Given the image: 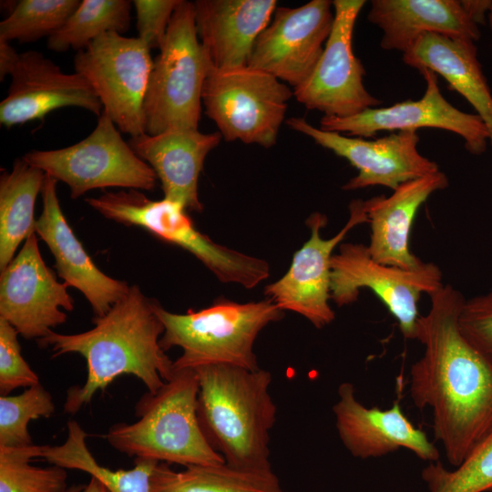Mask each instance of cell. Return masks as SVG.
Listing matches in <instances>:
<instances>
[{
  "instance_id": "cell-1",
  "label": "cell",
  "mask_w": 492,
  "mask_h": 492,
  "mask_svg": "<svg viewBox=\"0 0 492 492\" xmlns=\"http://www.w3.org/2000/svg\"><path fill=\"white\" fill-rule=\"evenodd\" d=\"M430 299L417 322L425 351L410 369V395L419 410L432 409L435 439L456 467L492 430V364L460 331L462 293L446 284Z\"/></svg>"
},
{
  "instance_id": "cell-2",
  "label": "cell",
  "mask_w": 492,
  "mask_h": 492,
  "mask_svg": "<svg viewBox=\"0 0 492 492\" xmlns=\"http://www.w3.org/2000/svg\"><path fill=\"white\" fill-rule=\"evenodd\" d=\"M155 302L132 285L127 295L103 316L93 319L88 331L64 334L50 331L37 340L52 356L78 354L87 361V375L81 386L68 389L64 411L74 415L98 392L122 374H132L155 393L173 375V361L159 345L164 326Z\"/></svg>"
},
{
  "instance_id": "cell-3",
  "label": "cell",
  "mask_w": 492,
  "mask_h": 492,
  "mask_svg": "<svg viewBox=\"0 0 492 492\" xmlns=\"http://www.w3.org/2000/svg\"><path fill=\"white\" fill-rule=\"evenodd\" d=\"M195 370L198 418L211 447L231 466L271 470L270 431L277 414L269 391L271 373L227 364Z\"/></svg>"
},
{
  "instance_id": "cell-4",
  "label": "cell",
  "mask_w": 492,
  "mask_h": 492,
  "mask_svg": "<svg viewBox=\"0 0 492 492\" xmlns=\"http://www.w3.org/2000/svg\"><path fill=\"white\" fill-rule=\"evenodd\" d=\"M199 376L195 369L176 370L155 393L136 405L138 420L111 426L105 437L135 458L190 466L225 463L207 441L198 418Z\"/></svg>"
},
{
  "instance_id": "cell-5",
  "label": "cell",
  "mask_w": 492,
  "mask_h": 492,
  "mask_svg": "<svg viewBox=\"0 0 492 492\" xmlns=\"http://www.w3.org/2000/svg\"><path fill=\"white\" fill-rule=\"evenodd\" d=\"M155 312L164 326L159 345L174 346L182 354L173 361V369H197L227 364L249 370L259 369L253 352L255 340L269 323L284 316L271 299L238 303L221 300L208 308L174 313L155 302Z\"/></svg>"
},
{
  "instance_id": "cell-6",
  "label": "cell",
  "mask_w": 492,
  "mask_h": 492,
  "mask_svg": "<svg viewBox=\"0 0 492 492\" xmlns=\"http://www.w3.org/2000/svg\"><path fill=\"white\" fill-rule=\"evenodd\" d=\"M210 68L198 37L193 3L180 0L153 61L143 105L147 134L198 129L202 88Z\"/></svg>"
},
{
  "instance_id": "cell-7",
  "label": "cell",
  "mask_w": 492,
  "mask_h": 492,
  "mask_svg": "<svg viewBox=\"0 0 492 492\" xmlns=\"http://www.w3.org/2000/svg\"><path fill=\"white\" fill-rule=\"evenodd\" d=\"M85 200L107 219L141 227L190 251L221 282L251 289L270 275L265 260L218 244L198 231L179 203L164 198L153 200L138 190L105 192Z\"/></svg>"
},
{
  "instance_id": "cell-8",
  "label": "cell",
  "mask_w": 492,
  "mask_h": 492,
  "mask_svg": "<svg viewBox=\"0 0 492 492\" xmlns=\"http://www.w3.org/2000/svg\"><path fill=\"white\" fill-rule=\"evenodd\" d=\"M119 131L103 111L96 128L84 139L58 149L32 150L22 159L66 183L72 199L92 190L111 187L152 190L158 179L156 173Z\"/></svg>"
},
{
  "instance_id": "cell-9",
  "label": "cell",
  "mask_w": 492,
  "mask_h": 492,
  "mask_svg": "<svg viewBox=\"0 0 492 492\" xmlns=\"http://www.w3.org/2000/svg\"><path fill=\"white\" fill-rule=\"evenodd\" d=\"M292 96L275 77L246 66L210 68L201 99L206 115L225 140L270 148L276 143Z\"/></svg>"
},
{
  "instance_id": "cell-10",
  "label": "cell",
  "mask_w": 492,
  "mask_h": 492,
  "mask_svg": "<svg viewBox=\"0 0 492 492\" xmlns=\"http://www.w3.org/2000/svg\"><path fill=\"white\" fill-rule=\"evenodd\" d=\"M331 300L338 307L357 301L360 289L368 288L396 319L405 339L415 340L418 302L422 293L429 296L439 291L442 272L433 262L405 270L375 261L367 245L342 243L331 260Z\"/></svg>"
},
{
  "instance_id": "cell-11",
  "label": "cell",
  "mask_w": 492,
  "mask_h": 492,
  "mask_svg": "<svg viewBox=\"0 0 492 492\" xmlns=\"http://www.w3.org/2000/svg\"><path fill=\"white\" fill-rule=\"evenodd\" d=\"M74 67L120 131L131 138L146 133L143 105L153 60L145 42L106 33L77 51Z\"/></svg>"
},
{
  "instance_id": "cell-12",
  "label": "cell",
  "mask_w": 492,
  "mask_h": 492,
  "mask_svg": "<svg viewBox=\"0 0 492 492\" xmlns=\"http://www.w3.org/2000/svg\"><path fill=\"white\" fill-rule=\"evenodd\" d=\"M364 0H334L333 24L323 52L309 78L293 89L298 102L327 117L347 118L378 108L382 100L364 85V67L352 39Z\"/></svg>"
},
{
  "instance_id": "cell-13",
  "label": "cell",
  "mask_w": 492,
  "mask_h": 492,
  "mask_svg": "<svg viewBox=\"0 0 492 492\" xmlns=\"http://www.w3.org/2000/svg\"><path fill=\"white\" fill-rule=\"evenodd\" d=\"M349 210L346 224L330 239L321 236L327 217L320 212L311 214L306 220L311 231L309 240L294 253L288 272L265 287L267 298L281 310L301 314L318 329L335 318L329 304L333 251L353 228L368 223L364 200H354Z\"/></svg>"
},
{
  "instance_id": "cell-14",
  "label": "cell",
  "mask_w": 492,
  "mask_h": 492,
  "mask_svg": "<svg viewBox=\"0 0 492 492\" xmlns=\"http://www.w3.org/2000/svg\"><path fill=\"white\" fill-rule=\"evenodd\" d=\"M333 1L312 0L299 7H277L256 38L248 67L294 88L314 70L333 24Z\"/></svg>"
},
{
  "instance_id": "cell-15",
  "label": "cell",
  "mask_w": 492,
  "mask_h": 492,
  "mask_svg": "<svg viewBox=\"0 0 492 492\" xmlns=\"http://www.w3.org/2000/svg\"><path fill=\"white\" fill-rule=\"evenodd\" d=\"M420 73L426 88L418 100L407 99L389 107L369 108L347 118L323 116L320 128L363 138L374 137L380 131L440 128L459 135L471 154L484 153L490 140L481 118L451 105L442 95L435 72L423 69Z\"/></svg>"
},
{
  "instance_id": "cell-16",
  "label": "cell",
  "mask_w": 492,
  "mask_h": 492,
  "mask_svg": "<svg viewBox=\"0 0 492 492\" xmlns=\"http://www.w3.org/2000/svg\"><path fill=\"white\" fill-rule=\"evenodd\" d=\"M67 284L59 282L38 248L36 232L0 275V317L28 340L45 337L74 309Z\"/></svg>"
},
{
  "instance_id": "cell-17",
  "label": "cell",
  "mask_w": 492,
  "mask_h": 492,
  "mask_svg": "<svg viewBox=\"0 0 492 492\" xmlns=\"http://www.w3.org/2000/svg\"><path fill=\"white\" fill-rule=\"evenodd\" d=\"M293 130L347 159L358 174L343 186L354 190L373 186L395 190L401 184L439 171L438 165L417 149L416 130L393 132L374 140L326 131L302 118L286 121Z\"/></svg>"
},
{
  "instance_id": "cell-18",
  "label": "cell",
  "mask_w": 492,
  "mask_h": 492,
  "mask_svg": "<svg viewBox=\"0 0 492 492\" xmlns=\"http://www.w3.org/2000/svg\"><path fill=\"white\" fill-rule=\"evenodd\" d=\"M6 97L0 103V123L6 128L44 118L51 111L76 107L99 117L103 106L87 80L67 74L36 51L20 54Z\"/></svg>"
},
{
  "instance_id": "cell-19",
  "label": "cell",
  "mask_w": 492,
  "mask_h": 492,
  "mask_svg": "<svg viewBox=\"0 0 492 492\" xmlns=\"http://www.w3.org/2000/svg\"><path fill=\"white\" fill-rule=\"evenodd\" d=\"M338 401L333 406L338 436L350 454L357 458L381 457L400 448L419 459L437 462L440 453L425 432L407 418L397 399L390 408L366 407L355 396L349 382L338 387Z\"/></svg>"
},
{
  "instance_id": "cell-20",
  "label": "cell",
  "mask_w": 492,
  "mask_h": 492,
  "mask_svg": "<svg viewBox=\"0 0 492 492\" xmlns=\"http://www.w3.org/2000/svg\"><path fill=\"white\" fill-rule=\"evenodd\" d=\"M56 182L46 174L41 191L43 210L35 232L53 254L58 276L84 294L96 316H103L127 295L130 286L107 275L93 262L63 214Z\"/></svg>"
},
{
  "instance_id": "cell-21",
  "label": "cell",
  "mask_w": 492,
  "mask_h": 492,
  "mask_svg": "<svg viewBox=\"0 0 492 492\" xmlns=\"http://www.w3.org/2000/svg\"><path fill=\"white\" fill-rule=\"evenodd\" d=\"M221 138L220 132L171 128L157 135L133 137L128 144L153 169L161 182L164 199L200 212L203 205L198 193L199 176L207 155Z\"/></svg>"
},
{
  "instance_id": "cell-22",
  "label": "cell",
  "mask_w": 492,
  "mask_h": 492,
  "mask_svg": "<svg viewBox=\"0 0 492 492\" xmlns=\"http://www.w3.org/2000/svg\"><path fill=\"white\" fill-rule=\"evenodd\" d=\"M199 40L211 68L246 67L253 44L269 25L276 0L193 2Z\"/></svg>"
},
{
  "instance_id": "cell-23",
  "label": "cell",
  "mask_w": 492,
  "mask_h": 492,
  "mask_svg": "<svg viewBox=\"0 0 492 492\" xmlns=\"http://www.w3.org/2000/svg\"><path fill=\"white\" fill-rule=\"evenodd\" d=\"M448 186V179L437 171L398 186L388 196L364 200L371 229L367 245L377 262L405 270L420 267L424 261L409 248L411 227L420 206L436 191Z\"/></svg>"
},
{
  "instance_id": "cell-24",
  "label": "cell",
  "mask_w": 492,
  "mask_h": 492,
  "mask_svg": "<svg viewBox=\"0 0 492 492\" xmlns=\"http://www.w3.org/2000/svg\"><path fill=\"white\" fill-rule=\"evenodd\" d=\"M367 19L382 30L383 49L403 53L425 33L474 42L481 36L458 0H373Z\"/></svg>"
},
{
  "instance_id": "cell-25",
  "label": "cell",
  "mask_w": 492,
  "mask_h": 492,
  "mask_svg": "<svg viewBox=\"0 0 492 492\" xmlns=\"http://www.w3.org/2000/svg\"><path fill=\"white\" fill-rule=\"evenodd\" d=\"M403 61L419 71L429 69L443 77L448 87L475 108L488 130L492 144V94L474 41L425 33L403 53Z\"/></svg>"
},
{
  "instance_id": "cell-26",
  "label": "cell",
  "mask_w": 492,
  "mask_h": 492,
  "mask_svg": "<svg viewBox=\"0 0 492 492\" xmlns=\"http://www.w3.org/2000/svg\"><path fill=\"white\" fill-rule=\"evenodd\" d=\"M46 173L16 159L11 171L0 177V270L11 262L23 241L35 232L36 197L42 191Z\"/></svg>"
},
{
  "instance_id": "cell-27",
  "label": "cell",
  "mask_w": 492,
  "mask_h": 492,
  "mask_svg": "<svg viewBox=\"0 0 492 492\" xmlns=\"http://www.w3.org/2000/svg\"><path fill=\"white\" fill-rule=\"evenodd\" d=\"M150 492H286L271 470L236 468L226 463L190 466L174 471L159 462L150 479Z\"/></svg>"
},
{
  "instance_id": "cell-28",
  "label": "cell",
  "mask_w": 492,
  "mask_h": 492,
  "mask_svg": "<svg viewBox=\"0 0 492 492\" xmlns=\"http://www.w3.org/2000/svg\"><path fill=\"white\" fill-rule=\"evenodd\" d=\"M86 438L87 434L79 424L69 421L65 442L58 446H42L41 457L51 465L80 470L97 477L108 492H150L151 476L159 462L135 458L131 469L112 470L97 463Z\"/></svg>"
},
{
  "instance_id": "cell-29",
  "label": "cell",
  "mask_w": 492,
  "mask_h": 492,
  "mask_svg": "<svg viewBox=\"0 0 492 492\" xmlns=\"http://www.w3.org/2000/svg\"><path fill=\"white\" fill-rule=\"evenodd\" d=\"M131 3L128 0L80 1L64 25L47 37L48 49L80 51L106 33L124 34L130 26Z\"/></svg>"
},
{
  "instance_id": "cell-30",
  "label": "cell",
  "mask_w": 492,
  "mask_h": 492,
  "mask_svg": "<svg viewBox=\"0 0 492 492\" xmlns=\"http://www.w3.org/2000/svg\"><path fill=\"white\" fill-rule=\"evenodd\" d=\"M42 446H0V492H64L67 489L65 468L30 465L41 457Z\"/></svg>"
},
{
  "instance_id": "cell-31",
  "label": "cell",
  "mask_w": 492,
  "mask_h": 492,
  "mask_svg": "<svg viewBox=\"0 0 492 492\" xmlns=\"http://www.w3.org/2000/svg\"><path fill=\"white\" fill-rule=\"evenodd\" d=\"M78 0H21L0 23V39L20 43L49 37L77 9Z\"/></svg>"
},
{
  "instance_id": "cell-32",
  "label": "cell",
  "mask_w": 492,
  "mask_h": 492,
  "mask_svg": "<svg viewBox=\"0 0 492 492\" xmlns=\"http://www.w3.org/2000/svg\"><path fill=\"white\" fill-rule=\"evenodd\" d=\"M428 492L492 491V430L454 470L430 462L422 471Z\"/></svg>"
},
{
  "instance_id": "cell-33",
  "label": "cell",
  "mask_w": 492,
  "mask_h": 492,
  "mask_svg": "<svg viewBox=\"0 0 492 492\" xmlns=\"http://www.w3.org/2000/svg\"><path fill=\"white\" fill-rule=\"evenodd\" d=\"M55 409L50 393L41 384L26 388L17 395H1L0 446L25 447L34 445L28 433L29 422L49 417Z\"/></svg>"
},
{
  "instance_id": "cell-34",
  "label": "cell",
  "mask_w": 492,
  "mask_h": 492,
  "mask_svg": "<svg viewBox=\"0 0 492 492\" xmlns=\"http://www.w3.org/2000/svg\"><path fill=\"white\" fill-rule=\"evenodd\" d=\"M18 332L0 317V393L8 395L16 388L40 384L38 375L21 354Z\"/></svg>"
},
{
  "instance_id": "cell-35",
  "label": "cell",
  "mask_w": 492,
  "mask_h": 492,
  "mask_svg": "<svg viewBox=\"0 0 492 492\" xmlns=\"http://www.w3.org/2000/svg\"><path fill=\"white\" fill-rule=\"evenodd\" d=\"M458 325L466 339L492 364V292L465 300Z\"/></svg>"
},
{
  "instance_id": "cell-36",
  "label": "cell",
  "mask_w": 492,
  "mask_h": 492,
  "mask_svg": "<svg viewBox=\"0 0 492 492\" xmlns=\"http://www.w3.org/2000/svg\"><path fill=\"white\" fill-rule=\"evenodd\" d=\"M180 0H135L138 38L149 49L162 47L170 19Z\"/></svg>"
},
{
  "instance_id": "cell-37",
  "label": "cell",
  "mask_w": 492,
  "mask_h": 492,
  "mask_svg": "<svg viewBox=\"0 0 492 492\" xmlns=\"http://www.w3.org/2000/svg\"><path fill=\"white\" fill-rule=\"evenodd\" d=\"M20 54L10 45V42L0 39V79L11 75L17 64Z\"/></svg>"
},
{
  "instance_id": "cell-38",
  "label": "cell",
  "mask_w": 492,
  "mask_h": 492,
  "mask_svg": "<svg viewBox=\"0 0 492 492\" xmlns=\"http://www.w3.org/2000/svg\"><path fill=\"white\" fill-rule=\"evenodd\" d=\"M461 4L468 17L477 26L486 23V14L492 6L491 0H462Z\"/></svg>"
},
{
  "instance_id": "cell-39",
  "label": "cell",
  "mask_w": 492,
  "mask_h": 492,
  "mask_svg": "<svg viewBox=\"0 0 492 492\" xmlns=\"http://www.w3.org/2000/svg\"><path fill=\"white\" fill-rule=\"evenodd\" d=\"M83 492H108L105 485L95 477H91Z\"/></svg>"
},
{
  "instance_id": "cell-40",
  "label": "cell",
  "mask_w": 492,
  "mask_h": 492,
  "mask_svg": "<svg viewBox=\"0 0 492 492\" xmlns=\"http://www.w3.org/2000/svg\"><path fill=\"white\" fill-rule=\"evenodd\" d=\"M85 488V486L78 485V486H72L70 487H67V489L64 492H83Z\"/></svg>"
},
{
  "instance_id": "cell-41",
  "label": "cell",
  "mask_w": 492,
  "mask_h": 492,
  "mask_svg": "<svg viewBox=\"0 0 492 492\" xmlns=\"http://www.w3.org/2000/svg\"><path fill=\"white\" fill-rule=\"evenodd\" d=\"M487 21H488L489 27L492 30V6L488 12Z\"/></svg>"
}]
</instances>
